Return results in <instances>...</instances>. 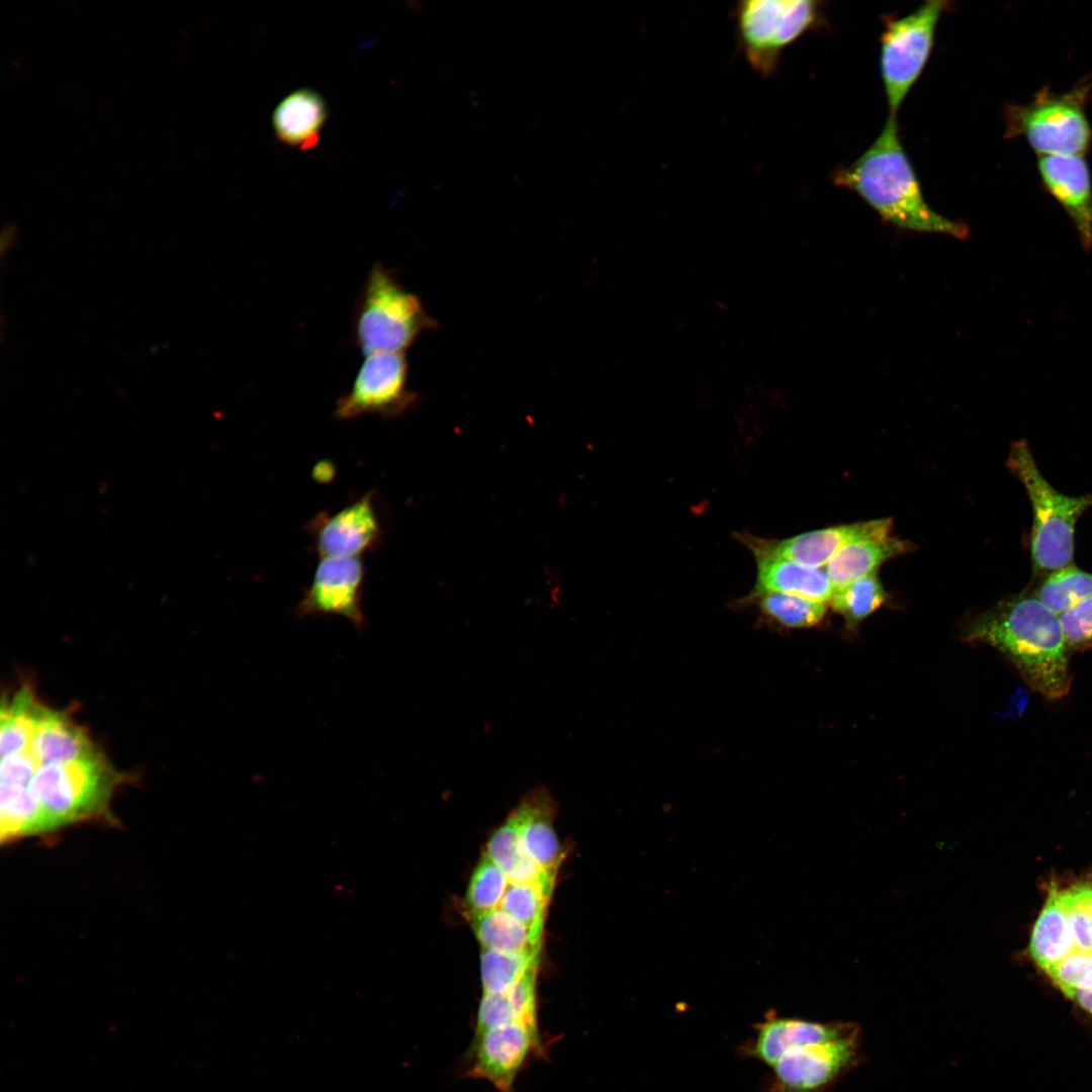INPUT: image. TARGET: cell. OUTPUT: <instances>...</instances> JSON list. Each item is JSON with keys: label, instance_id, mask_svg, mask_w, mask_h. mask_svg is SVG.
<instances>
[{"label": "cell", "instance_id": "obj_28", "mask_svg": "<svg viewBox=\"0 0 1092 1092\" xmlns=\"http://www.w3.org/2000/svg\"><path fill=\"white\" fill-rule=\"evenodd\" d=\"M885 599L883 586L874 572L835 587L829 602L848 626H854L880 608Z\"/></svg>", "mask_w": 1092, "mask_h": 1092}, {"label": "cell", "instance_id": "obj_34", "mask_svg": "<svg viewBox=\"0 0 1092 1092\" xmlns=\"http://www.w3.org/2000/svg\"><path fill=\"white\" fill-rule=\"evenodd\" d=\"M1064 994L1075 1001L1082 1009L1092 1014V989L1070 990Z\"/></svg>", "mask_w": 1092, "mask_h": 1092}, {"label": "cell", "instance_id": "obj_18", "mask_svg": "<svg viewBox=\"0 0 1092 1092\" xmlns=\"http://www.w3.org/2000/svg\"><path fill=\"white\" fill-rule=\"evenodd\" d=\"M512 814L529 855L542 869L557 873L562 853L553 828L554 805L549 793L536 789Z\"/></svg>", "mask_w": 1092, "mask_h": 1092}, {"label": "cell", "instance_id": "obj_23", "mask_svg": "<svg viewBox=\"0 0 1092 1092\" xmlns=\"http://www.w3.org/2000/svg\"><path fill=\"white\" fill-rule=\"evenodd\" d=\"M1029 951L1046 973L1076 951L1067 917L1056 898L1055 889L1033 926Z\"/></svg>", "mask_w": 1092, "mask_h": 1092}, {"label": "cell", "instance_id": "obj_19", "mask_svg": "<svg viewBox=\"0 0 1092 1092\" xmlns=\"http://www.w3.org/2000/svg\"><path fill=\"white\" fill-rule=\"evenodd\" d=\"M327 119L323 97L311 89H299L286 96L275 108L273 125L276 136L286 146L307 150L314 147Z\"/></svg>", "mask_w": 1092, "mask_h": 1092}, {"label": "cell", "instance_id": "obj_5", "mask_svg": "<svg viewBox=\"0 0 1092 1092\" xmlns=\"http://www.w3.org/2000/svg\"><path fill=\"white\" fill-rule=\"evenodd\" d=\"M432 325L419 298L401 286L392 270L376 262L353 313V336L360 352L403 353Z\"/></svg>", "mask_w": 1092, "mask_h": 1092}, {"label": "cell", "instance_id": "obj_7", "mask_svg": "<svg viewBox=\"0 0 1092 1092\" xmlns=\"http://www.w3.org/2000/svg\"><path fill=\"white\" fill-rule=\"evenodd\" d=\"M820 3L811 0H742L733 16L736 39L754 73L772 76L782 52L817 25Z\"/></svg>", "mask_w": 1092, "mask_h": 1092}, {"label": "cell", "instance_id": "obj_6", "mask_svg": "<svg viewBox=\"0 0 1092 1092\" xmlns=\"http://www.w3.org/2000/svg\"><path fill=\"white\" fill-rule=\"evenodd\" d=\"M1090 91L1087 82L1061 94L1045 88L1028 103L1006 106V135L1024 138L1038 156H1084L1092 145Z\"/></svg>", "mask_w": 1092, "mask_h": 1092}, {"label": "cell", "instance_id": "obj_27", "mask_svg": "<svg viewBox=\"0 0 1092 1092\" xmlns=\"http://www.w3.org/2000/svg\"><path fill=\"white\" fill-rule=\"evenodd\" d=\"M539 953H507L482 948L480 976L483 993L510 989L527 972L538 968Z\"/></svg>", "mask_w": 1092, "mask_h": 1092}, {"label": "cell", "instance_id": "obj_32", "mask_svg": "<svg viewBox=\"0 0 1092 1092\" xmlns=\"http://www.w3.org/2000/svg\"><path fill=\"white\" fill-rule=\"evenodd\" d=\"M1071 652L1092 649V595L1059 616Z\"/></svg>", "mask_w": 1092, "mask_h": 1092}, {"label": "cell", "instance_id": "obj_9", "mask_svg": "<svg viewBox=\"0 0 1092 1092\" xmlns=\"http://www.w3.org/2000/svg\"><path fill=\"white\" fill-rule=\"evenodd\" d=\"M861 1029L847 1036L787 1051L771 1067L767 1092H831L864 1061Z\"/></svg>", "mask_w": 1092, "mask_h": 1092}, {"label": "cell", "instance_id": "obj_16", "mask_svg": "<svg viewBox=\"0 0 1092 1092\" xmlns=\"http://www.w3.org/2000/svg\"><path fill=\"white\" fill-rule=\"evenodd\" d=\"M891 519L829 527L800 534L779 543H756V547L778 557L820 568L848 544L871 536L890 533Z\"/></svg>", "mask_w": 1092, "mask_h": 1092}, {"label": "cell", "instance_id": "obj_11", "mask_svg": "<svg viewBox=\"0 0 1092 1092\" xmlns=\"http://www.w3.org/2000/svg\"><path fill=\"white\" fill-rule=\"evenodd\" d=\"M545 1044L538 1022H515L474 1034L466 1076L490 1083L498 1092H513L517 1076L533 1058H543Z\"/></svg>", "mask_w": 1092, "mask_h": 1092}, {"label": "cell", "instance_id": "obj_15", "mask_svg": "<svg viewBox=\"0 0 1092 1092\" xmlns=\"http://www.w3.org/2000/svg\"><path fill=\"white\" fill-rule=\"evenodd\" d=\"M754 1036L743 1048V1054L771 1068L787 1051L810 1043L835 1040L861 1027L855 1022H817L794 1017L767 1015L754 1027Z\"/></svg>", "mask_w": 1092, "mask_h": 1092}, {"label": "cell", "instance_id": "obj_12", "mask_svg": "<svg viewBox=\"0 0 1092 1092\" xmlns=\"http://www.w3.org/2000/svg\"><path fill=\"white\" fill-rule=\"evenodd\" d=\"M364 576L360 557L322 558L295 614L341 616L361 630L365 623L361 606Z\"/></svg>", "mask_w": 1092, "mask_h": 1092}, {"label": "cell", "instance_id": "obj_1", "mask_svg": "<svg viewBox=\"0 0 1092 1092\" xmlns=\"http://www.w3.org/2000/svg\"><path fill=\"white\" fill-rule=\"evenodd\" d=\"M968 638L990 645L1046 700L1066 697L1073 681L1071 650L1058 615L1028 590L999 601L979 615Z\"/></svg>", "mask_w": 1092, "mask_h": 1092}, {"label": "cell", "instance_id": "obj_30", "mask_svg": "<svg viewBox=\"0 0 1092 1092\" xmlns=\"http://www.w3.org/2000/svg\"><path fill=\"white\" fill-rule=\"evenodd\" d=\"M509 885L504 872L484 854L473 872L465 897L470 914L498 908Z\"/></svg>", "mask_w": 1092, "mask_h": 1092}, {"label": "cell", "instance_id": "obj_22", "mask_svg": "<svg viewBox=\"0 0 1092 1092\" xmlns=\"http://www.w3.org/2000/svg\"><path fill=\"white\" fill-rule=\"evenodd\" d=\"M484 854L511 884L555 883L556 873L542 869L525 849L513 814L490 836Z\"/></svg>", "mask_w": 1092, "mask_h": 1092}, {"label": "cell", "instance_id": "obj_13", "mask_svg": "<svg viewBox=\"0 0 1092 1092\" xmlns=\"http://www.w3.org/2000/svg\"><path fill=\"white\" fill-rule=\"evenodd\" d=\"M373 496L369 491L333 514L321 512L309 521L307 531L321 558L360 557L379 542Z\"/></svg>", "mask_w": 1092, "mask_h": 1092}, {"label": "cell", "instance_id": "obj_29", "mask_svg": "<svg viewBox=\"0 0 1092 1092\" xmlns=\"http://www.w3.org/2000/svg\"><path fill=\"white\" fill-rule=\"evenodd\" d=\"M760 608L777 622L792 628L814 626L824 618L826 613L824 603L770 592L761 594Z\"/></svg>", "mask_w": 1092, "mask_h": 1092}, {"label": "cell", "instance_id": "obj_26", "mask_svg": "<svg viewBox=\"0 0 1092 1092\" xmlns=\"http://www.w3.org/2000/svg\"><path fill=\"white\" fill-rule=\"evenodd\" d=\"M553 886L552 882L510 883L498 907L525 925L537 943H541L546 908Z\"/></svg>", "mask_w": 1092, "mask_h": 1092}, {"label": "cell", "instance_id": "obj_31", "mask_svg": "<svg viewBox=\"0 0 1092 1092\" xmlns=\"http://www.w3.org/2000/svg\"><path fill=\"white\" fill-rule=\"evenodd\" d=\"M1055 893L1067 917L1075 950L1092 953V915L1076 886L1061 892L1055 889Z\"/></svg>", "mask_w": 1092, "mask_h": 1092}, {"label": "cell", "instance_id": "obj_17", "mask_svg": "<svg viewBox=\"0 0 1092 1092\" xmlns=\"http://www.w3.org/2000/svg\"><path fill=\"white\" fill-rule=\"evenodd\" d=\"M757 560L756 590L782 593L816 602H829L834 587L825 569L775 556L753 546Z\"/></svg>", "mask_w": 1092, "mask_h": 1092}, {"label": "cell", "instance_id": "obj_20", "mask_svg": "<svg viewBox=\"0 0 1092 1092\" xmlns=\"http://www.w3.org/2000/svg\"><path fill=\"white\" fill-rule=\"evenodd\" d=\"M907 549L905 541L890 533L862 538L840 550L826 564L825 571L835 588L874 573L882 563Z\"/></svg>", "mask_w": 1092, "mask_h": 1092}, {"label": "cell", "instance_id": "obj_8", "mask_svg": "<svg viewBox=\"0 0 1092 1092\" xmlns=\"http://www.w3.org/2000/svg\"><path fill=\"white\" fill-rule=\"evenodd\" d=\"M949 2L927 1L899 18H888L881 37V73L891 115L897 112L930 56L937 23Z\"/></svg>", "mask_w": 1092, "mask_h": 1092}, {"label": "cell", "instance_id": "obj_4", "mask_svg": "<svg viewBox=\"0 0 1092 1092\" xmlns=\"http://www.w3.org/2000/svg\"><path fill=\"white\" fill-rule=\"evenodd\" d=\"M1007 464L1032 507L1030 556L1034 575L1039 578L1072 564L1075 527L1092 507V493L1071 496L1058 491L1040 473L1025 441L1012 444Z\"/></svg>", "mask_w": 1092, "mask_h": 1092}, {"label": "cell", "instance_id": "obj_25", "mask_svg": "<svg viewBox=\"0 0 1092 1092\" xmlns=\"http://www.w3.org/2000/svg\"><path fill=\"white\" fill-rule=\"evenodd\" d=\"M1058 616L1092 595V573L1070 564L1038 578L1027 589Z\"/></svg>", "mask_w": 1092, "mask_h": 1092}, {"label": "cell", "instance_id": "obj_3", "mask_svg": "<svg viewBox=\"0 0 1092 1092\" xmlns=\"http://www.w3.org/2000/svg\"><path fill=\"white\" fill-rule=\"evenodd\" d=\"M31 759L28 793L38 811L39 835L106 816L115 780L97 751L68 761Z\"/></svg>", "mask_w": 1092, "mask_h": 1092}, {"label": "cell", "instance_id": "obj_10", "mask_svg": "<svg viewBox=\"0 0 1092 1092\" xmlns=\"http://www.w3.org/2000/svg\"><path fill=\"white\" fill-rule=\"evenodd\" d=\"M404 353L365 356L350 389L339 397L333 417L349 420L364 415L389 419L404 413L416 400L407 388Z\"/></svg>", "mask_w": 1092, "mask_h": 1092}, {"label": "cell", "instance_id": "obj_21", "mask_svg": "<svg viewBox=\"0 0 1092 1092\" xmlns=\"http://www.w3.org/2000/svg\"><path fill=\"white\" fill-rule=\"evenodd\" d=\"M537 971L530 970L506 991L482 993L474 1034L515 1022H537Z\"/></svg>", "mask_w": 1092, "mask_h": 1092}, {"label": "cell", "instance_id": "obj_2", "mask_svg": "<svg viewBox=\"0 0 1092 1092\" xmlns=\"http://www.w3.org/2000/svg\"><path fill=\"white\" fill-rule=\"evenodd\" d=\"M833 182L858 194L883 219L900 229L960 239L968 236L965 224L937 213L924 199L903 149L896 115H889L879 136L857 160L834 172Z\"/></svg>", "mask_w": 1092, "mask_h": 1092}, {"label": "cell", "instance_id": "obj_14", "mask_svg": "<svg viewBox=\"0 0 1092 1092\" xmlns=\"http://www.w3.org/2000/svg\"><path fill=\"white\" fill-rule=\"evenodd\" d=\"M1046 191L1067 212L1083 247L1092 249V180L1084 156H1038Z\"/></svg>", "mask_w": 1092, "mask_h": 1092}, {"label": "cell", "instance_id": "obj_35", "mask_svg": "<svg viewBox=\"0 0 1092 1092\" xmlns=\"http://www.w3.org/2000/svg\"><path fill=\"white\" fill-rule=\"evenodd\" d=\"M1082 900L1084 901L1087 909L1092 915V887L1089 886H1076Z\"/></svg>", "mask_w": 1092, "mask_h": 1092}, {"label": "cell", "instance_id": "obj_24", "mask_svg": "<svg viewBox=\"0 0 1092 1092\" xmlns=\"http://www.w3.org/2000/svg\"><path fill=\"white\" fill-rule=\"evenodd\" d=\"M471 925L482 948L507 953L540 952L541 943L535 942L528 928L499 908L471 914Z\"/></svg>", "mask_w": 1092, "mask_h": 1092}, {"label": "cell", "instance_id": "obj_33", "mask_svg": "<svg viewBox=\"0 0 1092 1092\" xmlns=\"http://www.w3.org/2000/svg\"><path fill=\"white\" fill-rule=\"evenodd\" d=\"M1048 974L1063 993L1092 989V953L1074 951Z\"/></svg>", "mask_w": 1092, "mask_h": 1092}]
</instances>
